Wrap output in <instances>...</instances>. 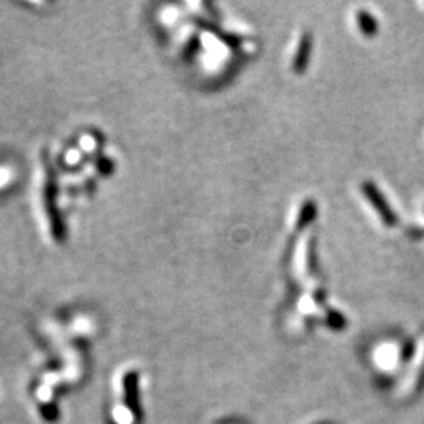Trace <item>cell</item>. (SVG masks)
<instances>
[{"label": "cell", "mask_w": 424, "mask_h": 424, "mask_svg": "<svg viewBox=\"0 0 424 424\" xmlns=\"http://www.w3.org/2000/svg\"><path fill=\"white\" fill-rule=\"evenodd\" d=\"M365 194L369 198V201L373 203L374 207L378 209L379 216L382 217V220L388 225V226H395L398 223V217L396 214L393 212V209L390 207V205H388L387 200L382 196V194L378 190V187L374 186V184L371 183H366L365 184Z\"/></svg>", "instance_id": "1"}, {"label": "cell", "mask_w": 424, "mask_h": 424, "mask_svg": "<svg viewBox=\"0 0 424 424\" xmlns=\"http://www.w3.org/2000/svg\"><path fill=\"white\" fill-rule=\"evenodd\" d=\"M358 19H360L362 30L366 35H374L375 32H378V22H375L374 17L371 15H368L366 11H360V16H358Z\"/></svg>", "instance_id": "2"}, {"label": "cell", "mask_w": 424, "mask_h": 424, "mask_svg": "<svg viewBox=\"0 0 424 424\" xmlns=\"http://www.w3.org/2000/svg\"><path fill=\"white\" fill-rule=\"evenodd\" d=\"M308 53H309V40L305 38L300 46V53H298V57H297V63L303 65V58H305Z\"/></svg>", "instance_id": "3"}]
</instances>
